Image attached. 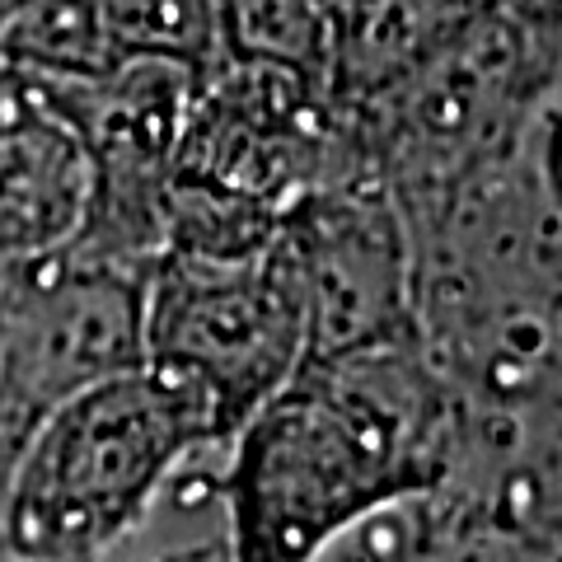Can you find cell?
<instances>
[{
  "label": "cell",
  "instance_id": "cell-1",
  "mask_svg": "<svg viewBox=\"0 0 562 562\" xmlns=\"http://www.w3.org/2000/svg\"><path fill=\"white\" fill-rule=\"evenodd\" d=\"M454 460V398L417 347L305 357L235 431L231 562H314L351 525L431 492Z\"/></svg>",
  "mask_w": 562,
  "mask_h": 562
},
{
  "label": "cell",
  "instance_id": "cell-2",
  "mask_svg": "<svg viewBox=\"0 0 562 562\" xmlns=\"http://www.w3.org/2000/svg\"><path fill=\"white\" fill-rule=\"evenodd\" d=\"M202 441H221L206 394L140 361L43 413L10 487V543L70 562L122 539Z\"/></svg>",
  "mask_w": 562,
  "mask_h": 562
},
{
  "label": "cell",
  "instance_id": "cell-3",
  "mask_svg": "<svg viewBox=\"0 0 562 562\" xmlns=\"http://www.w3.org/2000/svg\"><path fill=\"white\" fill-rule=\"evenodd\" d=\"M140 338L150 366L206 394L221 441L310 357L305 305L277 239L254 258L160 254L146 277Z\"/></svg>",
  "mask_w": 562,
  "mask_h": 562
},
{
  "label": "cell",
  "instance_id": "cell-4",
  "mask_svg": "<svg viewBox=\"0 0 562 562\" xmlns=\"http://www.w3.org/2000/svg\"><path fill=\"white\" fill-rule=\"evenodd\" d=\"M342 150L328 90L286 70L216 61L198 80L169 169V198L281 221Z\"/></svg>",
  "mask_w": 562,
  "mask_h": 562
},
{
  "label": "cell",
  "instance_id": "cell-5",
  "mask_svg": "<svg viewBox=\"0 0 562 562\" xmlns=\"http://www.w3.org/2000/svg\"><path fill=\"white\" fill-rule=\"evenodd\" d=\"M277 249L305 305L310 357L422 342L413 249L375 179L328 173L286 206Z\"/></svg>",
  "mask_w": 562,
  "mask_h": 562
},
{
  "label": "cell",
  "instance_id": "cell-6",
  "mask_svg": "<svg viewBox=\"0 0 562 562\" xmlns=\"http://www.w3.org/2000/svg\"><path fill=\"white\" fill-rule=\"evenodd\" d=\"M94 169L80 132L43 80L10 70L0 85V254L52 258L80 239Z\"/></svg>",
  "mask_w": 562,
  "mask_h": 562
},
{
  "label": "cell",
  "instance_id": "cell-7",
  "mask_svg": "<svg viewBox=\"0 0 562 562\" xmlns=\"http://www.w3.org/2000/svg\"><path fill=\"white\" fill-rule=\"evenodd\" d=\"M211 14H216V61L286 70L328 90V0H211Z\"/></svg>",
  "mask_w": 562,
  "mask_h": 562
},
{
  "label": "cell",
  "instance_id": "cell-8",
  "mask_svg": "<svg viewBox=\"0 0 562 562\" xmlns=\"http://www.w3.org/2000/svg\"><path fill=\"white\" fill-rule=\"evenodd\" d=\"M99 14L117 61H165L198 80L216 66L211 0H99Z\"/></svg>",
  "mask_w": 562,
  "mask_h": 562
},
{
  "label": "cell",
  "instance_id": "cell-9",
  "mask_svg": "<svg viewBox=\"0 0 562 562\" xmlns=\"http://www.w3.org/2000/svg\"><path fill=\"white\" fill-rule=\"evenodd\" d=\"M549 169H553V183H558V198H562V113L553 122V140H549Z\"/></svg>",
  "mask_w": 562,
  "mask_h": 562
},
{
  "label": "cell",
  "instance_id": "cell-10",
  "mask_svg": "<svg viewBox=\"0 0 562 562\" xmlns=\"http://www.w3.org/2000/svg\"><path fill=\"white\" fill-rule=\"evenodd\" d=\"M535 10L543 14V10H549L553 14V20H562V0H535Z\"/></svg>",
  "mask_w": 562,
  "mask_h": 562
},
{
  "label": "cell",
  "instance_id": "cell-11",
  "mask_svg": "<svg viewBox=\"0 0 562 562\" xmlns=\"http://www.w3.org/2000/svg\"><path fill=\"white\" fill-rule=\"evenodd\" d=\"M328 5H333V0H328Z\"/></svg>",
  "mask_w": 562,
  "mask_h": 562
}]
</instances>
